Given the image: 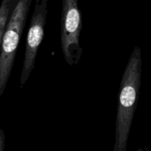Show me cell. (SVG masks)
<instances>
[{
    "label": "cell",
    "instance_id": "cell-5",
    "mask_svg": "<svg viewBox=\"0 0 151 151\" xmlns=\"http://www.w3.org/2000/svg\"><path fill=\"white\" fill-rule=\"evenodd\" d=\"M19 0H1L0 4V44L8 19Z\"/></svg>",
    "mask_w": 151,
    "mask_h": 151
},
{
    "label": "cell",
    "instance_id": "cell-1",
    "mask_svg": "<svg viewBox=\"0 0 151 151\" xmlns=\"http://www.w3.org/2000/svg\"><path fill=\"white\" fill-rule=\"evenodd\" d=\"M142 51L136 46L119 85L113 151H127L128 137L137 107L142 79Z\"/></svg>",
    "mask_w": 151,
    "mask_h": 151
},
{
    "label": "cell",
    "instance_id": "cell-7",
    "mask_svg": "<svg viewBox=\"0 0 151 151\" xmlns=\"http://www.w3.org/2000/svg\"><path fill=\"white\" fill-rule=\"evenodd\" d=\"M136 151H151L150 150H149L147 147H139V148L137 149Z\"/></svg>",
    "mask_w": 151,
    "mask_h": 151
},
{
    "label": "cell",
    "instance_id": "cell-6",
    "mask_svg": "<svg viewBox=\"0 0 151 151\" xmlns=\"http://www.w3.org/2000/svg\"><path fill=\"white\" fill-rule=\"evenodd\" d=\"M5 145V135L4 131L0 129V151H4Z\"/></svg>",
    "mask_w": 151,
    "mask_h": 151
},
{
    "label": "cell",
    "instance_id": "cell-4",
    "mask_svg": "<svg viewBox=\"0 0 151 151\" xmlns=\"http://www.w3.org/2000/svg\"><path fill=\"white\" fill-rule=\"evenodd\" d=\"M47 13L48 0H35L27 35L24 59L20 77L21 88L27 81L35 67L37 53L44 38Z\"/></svg>",
    "mask_w": 151,
    "mask_h": 151
},
{
    "label": "cell",
    "instance_id": "cell-3",
    "mask_svg": "<svg viewBox=\"0 0 151 151\" xmlns=\"http://www.w3.org/2000/svg\"><path fill=\"white\" fill-rule=\"evenodd\" d=\"M82 29L78 0H62L60 43L63 58L70 66L78 64L82 58L83 48L80 44Z\"/></svg>",
    "mask_w": 151,
    "mask_h": 151
},
{
    "label": "cell",
    "instance_id": "cell-2",
    "mask_svg": "<svg viewBox=\"0 0 151 151\" xmlns=\"http://www.w3.org/2000/svg\"><path fill=\"white\" fill-rule=\"evenodd\" d=\"M32 0H19L8 19L0 50V97L11 74L21 37Z\"/></svg>",
    "mask_w": 151,
    "mask_h": 151
}]
</instances>
